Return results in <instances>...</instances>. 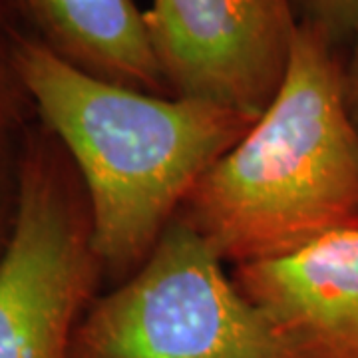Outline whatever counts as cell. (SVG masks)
<instances>
[{
    "label": "cell",
    "instance_id": "cell-1",
    "mask_svg": "<svg viewBox=\"0 0 358 358\" xmlns=\"http://www.w3.org/2000/svg\"><path fill=\"white\" fill-rule=\"evenodd\" d=\"M18 70L36 120L82 181L94 247L117 282L152 253L199 178L255 124L215 103L98 80L32 34L20 38Z\"/></svg>",
    "mask_w": 358,
    "mask_h": 358
},
{
    "label": "cell",
    "instance_id": "cell-2",
    "mask_svg": "<svg viewBox=\"0 0 358 358\" xmlns=\"http://www.w3.org/2000/svg\"><path fill=\"white\" fill-rule=\"evenodd\" d=\"M178 217L233 267L358 229V136L343 102V58L315 28L299 22L277 96L193 185Z\"/></svg>",
    "mask_w": 358,
    "mask_h": 358
},
{
    "label": "cell",
    "instance_id": "cell-3",
    "mask_svg": "<svg viewBox=\"0 0 358 358\" xmlns=\"http://www.w3.org/2000/svg\"><path fill=\"white\" fill-rule=\"evenodd\" d=\"M223 265L176 217L140 267L92 301L72 358H301Z\"/></svg>",
    "mask_w": 358,
    "mask_h": 358
},
{
    "label": "cell",
    "instance_id": "cell-4",
    "mask_svg": "<svg viewBox=\"0 0 358 358\" xmlns=\"http://www.w3.org/2000/svg\"><path fill=\"white\" fill-rule=\"evenodd\" d=\"M103 277L82 181L34 120L22 129L18 215L0 259V358H72Z\"/></svg>",
    "mask_w": 358,
    "mask_h": 358
},
{
    "label": "cell",
    "instance_id": "cell-5",
    "mask_svg": "<svg viewBox=\"0 0 358 358\" xmlns=\"http://www.w3.org/2000/svg\"><path fill=\"white\" fill-rule=\"evenodd\" d=\"M145 22L171 96L257 120L285 80L299 16L293 0H154Z\"/></svg>",
    "mask_w": 358,
    "mask_h": 358
},
{
    "label": "cell",
    "instance_id": "cell-6",
    "mask_svg": "<svg viewBox=\"0 0 358 358\" xmlns=\"http://www.w3.org/2000/svg\"><path fill=\"white\" fill-rule=\"evenodd\" d=\"M231 275L301 358H358V229Z\"/></svg>",
    "mask_w": 358,
    "mask_h": 358
},
{
    "label": "cell",
    "instance_id": "cell-7",
    "mask_svg": "<svg viewBox=\"0 0 358 358\" xmlns=\"http://www.w3.org/2000/svg\"><path fill=\"white\" fill-rule=\"evenodd\" d=\"M26 26L48 50L90 76L171 96L145 13L134 0H20Z\"/></svg>",
    "mask_w": 358,
    "mask_h": 358
},
{
    "label": "cell",
    "instance_id": "cell-8",
    "mask_svg": "<svg viewBox=\"0 0 358 358\" xmlns=\"http://www.w3.org/2000/svg\"><path fill=\"white\" fill-rule=\"evenodd\" d=\"M26 26L20 0H0V129H22L36 120L18 70V44Z\"/></svg>",
    "mask_w": 358,
    "mask_h": 358
},
{
    "label": "cell",
    "instance_id": "cell-9",
    "mask_svg": "<svg viewBox=\"0 0 358 358\" xmlns=\"http://www.w3.org/2000/svg\"><path fill=\"white\" fill-rule=\"evenodd\" d=\"M22 129H0V259L10 243L18 215Z\"/></svg>",
    "mask_w": 358,
    "mask_h": 358
},
{
    "label": "cell",
    "instance_id": "cell-10",
    "mask_svg": "<svg viewBox=\"0 0 358 358\" xmlns=\"http://www.w3.org/2000/svg\"><path fill=\"white\" fill-rule=\"evenodd\" d=\"M299 22L320 32L338 50L358 32V0H293Z\"/></svg>",
    "mask_w": 358,
    "mask_h": 358
},
{
    "label": "cell",
    "instance_id": "cell-11",
    "mask_svg": "<svg viewBox=\"0 0 358 358\" xmlns=\"http://www.w3.org/2000/svg\"><path fill=\"white\" fill-rule=\"evenodd\" d=\"M343 102L350 126L358 136V32L348 44L346 58H343Z\"/></svg>",
    "mask_w": 358,
    "mask_h": 358
}]
</instances>
